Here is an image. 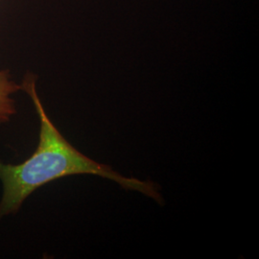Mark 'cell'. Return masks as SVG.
<instances>
[{"instance_id": "7a4b0ae2", "label": "cell", "mask_w": 259, "mask_h": 259, "mask_svg": "<svg viewBox=\"0 0 259 259\" xmlns=\"http://www.w3.org/2000/svg\"><path fill=\"white\" fill-rule=\"evenodd\" d=\"M20 90V84L12 80L9 70H0V124L7 123L17 112L12 96Z\"/></svg>"}, {"instance_id": "6da1fadb", "label": "cell", "mask_w": 259, "mask_h": 259, "mask_svg": "<svg viewBox=\"0 0 259 259\" xmlns=\"http://www.w3.org/2000/svg\"><path fill=\"white\" fill-rule=\"evenodd\" d=\"M37 76L28 72L20 84L35 106L40 122L39 139L35 153L19 164L0 161V220L17 212L36 189L53 181L71 175H95L109 179L128 190H136L162 203L157 185L135 178L121 176L111 166L94 161L72 146L50 120L37 93Z\"/></svg>"}, {"instance_id": "3957f363", "label": "cell", "mask_w": 259, "mask_h": 259, "mask_svg": "<svg viewBox=\"0 0 259 259\" xmlns=\"http://www.w3.org/2000/svg\"><path fill=\"white\" fill-rule=\"evenodd\" d=\"M1 1H2V0H0V2H1Z\"/></svg>"}]
</instances>
